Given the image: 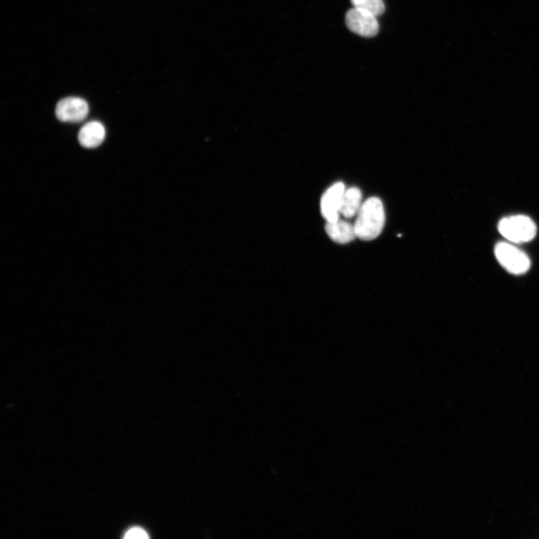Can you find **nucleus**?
Instances as JSON below:
<instances>
[{
	"label": "nucleus",
	"mask_w": 539,
	"mask_h": 539,
	"mask_svg": "<svg viewBox=\"0 0 539 539\" xmlns=\"http://www.w3.org/2000/svg\"><path fill=\"white\" fill-rule=\"evenodd\" d=\"M325 231L331 240L341 244L352 242L357 238L354 224L341 218L337 221L327 222Z\"/></svg>",
	"instance_id": "8"
},
{
	"label": "nucleus",
	"mask_w": 539,
	"mask_h": 539,
	"mask_svg": "<svg viewBox=\"0 0 539 539\" xmlns=\"http://www.w3.org/2000/svg\"><path fill=\"white\" fill-rule=\"evenodd\" d=\"M385 224V211L380 198L371 197L362 205L354 224L357 238L372 241L382 234Z\"/></svg>",
	"instance_id": "1"
},
{
	"label": "nucleus",
	"mask_w": 539,
	"mask_h": 539,
	"mask_svg": "<svg viewBox=\"0 0 539 539\" xmlns=\"http://www.w3.org/2000/svg\"><path fill=\"white\" fill-rule=\"evenodd\" d=\"M106 130L103 125L99 122L93 121L85 124L80 130L78 140L82 147L87 149H94L104 142Z\"/></svg>",
	"instance_id": "7"
},
{
	"label": "nucleus",
	"mask_w": 539,
	"mask_h": 539,
	"mask_svg": "<svg viewBox=\"0 0 539 539\" xmlns=\"http://www.w3.org/2000/svg\"><path fill=\"white\" fill-rule=\"evenodd\" d=\"M125 538L127 539H134V538H141V539H147L149 538L150 536L145 530H144L142 528H135L129 530L125 535Z\"/></svg>",
	"instance_id": "11"
},
{
	"label": "nucleus",
	"mask_w": 539,
	"mask_h": 539,
	"mask_svg": "<svg viewBox=\"0 0 539 539\" xmlns=\"http://www.w3.org/2000/svg\"><path fill=\"white\" fill-rule=\"evenodd\" d=\"M345 191V184L340 182L333 184L323 196L320 200V211L327 222H334L340 219V210Z\"/></svg>",
	"instance_id": "6"
},
{
	"label": "nucleus",
	"mask_w": 539,
	"mask_h": 539,
	"mask_svg": "<svg viewBox=\"0 0 539 539\" xmlns=\"http://www.w3.org/2000/svg\"><path fill=\"white\" fill-rule=\"evenodd\" d=\"M89 112L88 103L78 97L66 98L59 101L56 108L57 119L63 122H80L87 117Z\"/></svg>",
	"instance_id": "5"
},
{
	"label": "nucleus",
	"mask_w": 539,
	"mask_h": 539,
	"mask_svg": "<svg viewBox=\"0 0 539 539\" xmlns=\"http://www.w3.org/2000/svg\"><path fill=\"white\" fill-rule=\"evenodd\" d=\"M494 253L500 264L513 274L525 273L530 268L528 256L511 244L498 243L495 246Z\"/></svg>",
	"instance_id": "3"
},
{
	"label": "nucleus",
	"mask_w": 539,
	"mask_h": 539,
	"mask_svg": "<svg viewBox=\"0 0 539 539\" xmlns=\"http://www.w3.org/2000/svg\"><path fill=\"white\" fill-rule=\"evenodd\" d=\"M345 23L350 31L362 37H373L380 31L377 17L356 8L347 12Z\"/></svg>",
	"instance_id": "4"
},
{
	"label": "nucleus",
	"mask_w": 539,
	"mask_h": 539,
	"mask_svg": "<svg viewBox=\"0 0 539 539\" xmlns=\"http://www.w3.org/2000/svg\"><path fill=\"white\" fill-rule=\"evenodd\" d=\"M354 8L365 11L377 17L382 16L385 11L383 0H351Z\"/></svg>",
	"instance_id": "10"
},
{
	"label": "nucleus",
	"mask_w": 539,
	"mask_h": 539,
	"mask_svg": "<svg viewBox=\"0 0 539 539\" xmlns=\"http://www.w3.org/2000/svg\"><path fill=\"white\" fill-rule=\"evenodd\" d=\"M501 234L515 244L526 243L536 236L537 228L531 218L516 215L503 218L498 225Z\"/></svg>",
	"instance_id": "2"
},
{
	"label": "nucleus",
	"mask_w": 539,
	"mask_h": 539,
	"mask_svg": "<svg viewBox=\"0 0 539 539\" xmlns=\"http://www.w3.org/2000/svg\"><path fill=\"white\" fill-rule=\"evenodd\" d=\"M362 194L357 187H351L345 191L340 206V215L347 219L357 216L362 203Z\"/></svg>",
	"instance_id": "9"
}]
</instances>
